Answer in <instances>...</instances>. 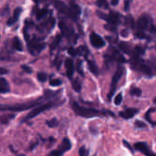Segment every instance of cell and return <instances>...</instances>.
<instances>
[{"mask_svg": "<svg viewBox=\"0 0 156 156\" xmlns=\"http://www.w3.org/2000/svg\"><path fill=\"white\" fill-rule=\"evenodd\" d=\"M57 94H58V91H52V90H46L45 93H44V96L38 98L37 100L30 101H27V102H25V103L15 104V105H2L1 106V111L2 112H12L27 111L28 109L36 108V107H37L39 105H42L43 103H45L44 102L45 101L54 98V96H56Z\"/></svg>", "mask_w": 156, "mask_h": 156, "instance_id": "cell-1", "label": "cell"}, {"mask_svg": "<svg viewBox=\"0 0 156 156\" xmlns=\"http://www.w3.org/2000/svg\"><path fill=\"white\" fill-rule=\"evenodd\" d=\"M70 107L74 111V112L82 118H93V117H102V116H112L115 117V113L109 110H97L94 108H87L80 106L76 101L73 99L70 100Z\"/></svg>", "mask_w": 156, "mask_h": 156, "instance_id": "cell-2", "label": "cell"}, {"mask_svg": "<svg viewBox=\"0 0 156 156\" xmlns=\"http://www.w3.org/2000/svg\"><path fill=\"white\" fill-rule=\"evenodd\" d=\"M64 102H65V101H48V102H45V103H43L42 105H39V106L34 108L32 111H30V112H28V114L23 119L22 122H27L28 120H30V119H32V118H35V117L38 116L39 114H41V113H42L43 112H45V111H48V110L52 109V108H54V107L61 106V104H63Z\"/></svg>", "mask_w": 156, "mask_h": 156, "instance_id": "cell-3", "label": "cell"}, {"mask_svg": "<svg viewBox=\"0 0 156 156\" xmlns=\"http://www.w3.org/2000/svg\"><path fill=\"white\" fill-rule=\"evenodd\" d=\"M54 5L56 6V8L63 13L64 15L68 16L69 17H70L71 19L76 20L78 16L80 13V8L79 7V5L77 4H75L74 2L72 3V1H70V6L66 5V4H64L63 2L59 1V0H56L54 2Z\"/></svg>", "mask_w": 156, "mask_h": 156, "instance_id": "cell-4", "label": "cell"}, {"mask_svg": "<svg viewBox=\"0 0 156 156\" xmlns=\"http://www.w3.org/2000/svg\"><path fill=\"white\" fill-rule=\"evenodd\" d=\"M125 72V69L122 66H119L116 72L114 73L112 79V82H111V86H110V91H109V94H108V100L111 101L112 99V97L114 96V93L116 91V89H117V85L120 81V80L122 79V77L123 76Z\"/></svg>", "mask_w": 156, "mask_h": 156, "instance_id": "cell-5", "label": "cell"}, {"mask_svg": "<svg viewBox=\"0 0 156 156\" xmlns=\"http://www.w3.org/2000/svg\"><path fill=\"white\" fill-rule=\"evenodd\" d=\"M132 68L135 70H138L144 74H146V75H149L151 76L153 74L152 72V69H150L149 66H147L144 60H142L140 58V57H133V61H132Z\"/></svg>", "mask_w": 156, "mask_h": 156, "instance_id": "cell-6", "label": "cell"}, {"mask_svg": "<svg viewBox=\"0 0 156 156\" xmlns=\"http://www.w3.org/2000/svg\"><path fill=\"white\" fill-rule=\"evenodd\" d=\"M72 147V144H71V142L69 141V139L68 138H64L60 144V145L58 147V149L56 150H53L51 151L50 153L48 154L47 156H63V154L69 151Z\"/></svg>", "mask_w": 156, "mask_h": 156, "instance_id": "cell-7", "label": "cell"}, {"mask_svg": "<svg viewBox=\"0 0 156 156\" xmlns=\"http://www.w3.org/2000/svg\"><path fill=\"white\" fill-rule=\"evenodd\" d=\"M98 16L101 17V18H103L104 20H106L109 24L111 25H113V26H117L120 24V21H121V16L119 15V13L117 12H114V11H112L110 14L108 15H105L104 13H101V12H97Z\"/></svg>", "mask_w": 156, "mask_h": 156, "instance_id": "cell-8", "label": "cell"}, {"mask_svg": "<svg viewBox=\"0 0 156 156\" xmlns=\"http://www.w3.org/2000/svg\"><path fill=\"white\" fill-rule=\"evenodd\" d=\"M43 48H45V44L38 42V40L33 39L31 41H28V50L32 55H37L41 52Z\"/></svg>", "mask_w": 156, "mask_h": 156, "instance_id": "cell-9", "label": "cell"}, {"mask_svg": "<svg viewBox=\"0 0 156 156\" xmlns=\"http://www.w3.org/2000/svg\"><path fill=\"white\" fill-rule=\"evenodd\" d=\"M134 149H135L136 151H139L140 153H142L145 156L155 155V154L153 153V152L150 150L148 144H147L146 143H144V142H139V143L134 144Z\"/></svg>", "mask_w": 156, "mask_h": 156, "instance_id": "cell-10", "label": "cell"}, {"mask_svg": "<svg viewBox=\"0 0 156 156\" xmlns=\"http://www.w3.org/2000/svg\"><path fill=\"white\" fill-rule=\"evenodd\" d=\"M90 43L91 45L96 48H101L102 47L105 46V42L104 40L96 33H91L90 36Z\"/></svg>", "mask_w": 156, "mask_h": 156, "instance_id": "cell-11", "label": "cell"}, {"mask_svg": "<svg viewBox=\"0 0 156 156\" xmlns=\"http://www.w3.org/2000/svg\"><path fill=\"white\" fill-rule=\"evenodd\" d=\"M139 112V109L136 108H128L124 111H122L119 112V116L125 119V120H129L133 118L137 113Z\"/></svg>", "mask_w": 156, "mask_h": 156, "instance_id": "cell-12", "label": "cell"}, {"mask_svg": "<svg viewBox=\"0 0 156 156\" xmlns=\"http://www.w3.org/2000/svg\"><path fill=\"white\" fill-rule=\"evenodd\" d=\"M65 67H66V70H67V76L69 79H71L73 76V73H74V69H75L73 60L71 58H67L65 61Z\"/></svg>", "mask_w": 156, "mask_h": 156, "instance_id": "cell-13", "label": "cell"}, {"mask_svg": "<svg viewBox=\"0 0 156 156\" xmlns=\"http://www.w3.org/2000/svg\"><path fill=\"white\" fill-rule=\"evenodd\" d=\"M21 11H22V9H21L20 7L16 8V9H15V11H14V15H13V16H12V17H10V18L7 20L6 24H7L8 26H12L13 24H15V23L17 21V19H18L19 16H20Z\"/></svg>", "mask_w": 156, "mask_h": 156, "instance_id": "cell-14", "label": "cell"}, {"mask_svg": "<svg viewBox=\"0 0 156 156\" xmlns=\"http://www.w3.org/2000/svg\"><path fill=\"white\" fill-rule=\"evenodd\" d=\"M9 90H10V87H9L8 81L4 77H1V79H0V92L6 93Z\"/></svg>", "mask_w": 156, "mask_h": 156, "instance_id": "cell-15", "label": "cell"}, {"mask_svg": "<svg viewBox=\"0 0 156 156\" xmlns=\"http://www.w3.org/2000/svg\"><path fill=\"white\" fill-rule=\"evenodd\" d=\"M149 25V19L146 16H143L138 20V27L141 29H146Z\"/></svg>", "mask_w": 156, "mask_h": 156, "instance_id": "cell-16", "label": "cell"}, {"mask_svg": "<svg viewBox=\"0 0 156 156\" xmlns=\"http://www.w3.org/2000/svg\"><path fill=\"white\" fill-rule=\"evenodd\" d=\"M87 61H88V65H89V69H90V71L93 74V75H98L99 74V69H98V67H97V65L95 64V62H93V61H91V60H89V59H87Z\"/></svg>", "mask_w": 156, "mask_h": 156, "instance_id": "cell-17", "label": "cell"}, {"mask_svg": "<svg viewBox=\"0 0 156 156\" xmlns=\"http://www.w3.org/2000/svg\"><path fill=\"white\" fill-rule=\"evenodd\" d=\"M15 118V114L14 113H8V114H4L1 117V123L2 124H6L8 123L11 120H13Z\"/></svg>", "mask_w": 156, "mask_h": 156, "instance_id": "cell-18", "label": "cell"}, {"mask_svg": "<svg viewBox=\"0 0 156 156\" xmlns=\"http://www.w3.org/2000/svg\"><path fill=\"white\" fill-rule=\"evenodd\" d=\"M54 18H49L48 21H46L45 23H43L39 27H44V29L45 28H48V30L49 31L50 29H52V27H53V26H54Z\"/></svg>", "mask_w": 156, "mask_h": 156, "instance_id": "cell-19", "label": "cell"}, {"mask_svg": "<svg viewBox=\"0 0 156 156\" xmlns=\"http://www.w3.org/2000/svg\"><path fill=\"white\" fill-rule=\"evenodd\" d=\"M13 48H14L15 49H16L17 51H22V50H23L22 44H21L19 38L16 37L13 39Z\"/></svg>", "mask_w": 156, "mask_h": 156, "instance_id": "cell-20", "label": "cell"}, {"mask_svg": "<svg viewBox=\"0 0 156 156\" xmlns=\"http://www.w3.org/2000/svg\"><path fill=\"white\" fill-rule=\"evenodd\" d=\"M130 94L132 96H135V97H140L142 96L143 94V91L140 88H137V87H132L131 90H130Z\"/></svg>", "mask_w": 156, "mask_h": 156, "instance_id": "cell-21", "label": "cell"}, {"mask_svg": "<svg viewBox=\"0 0 156 156\" xmlns=\"http://www.w3.org/2000/svg\"><path fill=\"white\" fill-rule=\"evenodd\" d=\"M155 111V108H151L150 110H148V112L145 113V115H144V117H145V119L147 120V122H150L152 125H156V122H154L153 120H152V118H151V113H152V112H154Z\"/></svg>", "mask_w": 156, "mask_h": 156, "instance_id": "cell-22", "label": "cell"}, {"mask_svg": "<svg viewBox=\"0 0 156 156\" xmlns=\"http://www.w3.org/2000/svg\"><path fill=\"white\" fill-rule=\"evenodd\" d=\"M46 124L49 127V128H56L58 125V121L56 118H52L50 120H48L46 122Z\"/></svg>", "mask_w": 156, "mask_h": 156, "instance_id": "cell-23", "label": "cell"}, {"mask_svg": "<svg viewBox=\"0 0 156 156\" xmlns=\"http://www.w3.org/2000/svg\"><path fill=\"white\" fill-rule=\"evenodd\" d=\"M72 88L77 92H80L81 90V84L80 83V81L78 80V79H75V80H72Z\"/></svg>", "mask_w": 156, "mask_h": 156, "instance_id": "cell-24", "label": "cell"}, {"mask_svg": "<svg viewBox=\"0 0 156 156\" xmlns=\"http://www.w3.org/2000/svg\"><path fill=\"white\" fill-rule=\"evenodd\" d=\"M120 48L122 49V51H124L125 53H127V54H130L131 53V47H130V45L128 44V43H126V42H122L121 44H120Z\"/></svg>", "mask_w": 156, "mask_h": 156, "instance_id": "cell-25", "label": "cell"}, {"mask_svg": "<svg viewBox=\"0 0 156 156\" xmlns=\"http://www.w3.org/2000/svg\"><path fill=\"white\" fill-rule=\"evenodd\" d=\"M60 39H61V36H60V35H57V37L54 38L53 42L51 43V47H50V48H51V49H55V48L58 47V45L59 44Z\"/></svg>", "mask_w": 156, "mask_h": 156, "instance_id": "cell-26", "label": "cell"}, {"mask_svg": "<svg viewBox=\"0 0 156 156\" xmlns=\"http://www.w3.org/2000/svg\"><path fill=\"white\" fill-rule=\"evenodd\" d=\"M47 13H48V9L47 8H43V9H41L39 11H37V19L40 20L41 18H43L47 15Z\"/></svg>", "mask_w": 156, "mask_h": 156, "instance_id": "cell-27", "label": "cell"}, {"mask_svg": "<svg viewBox=\"0 0 156 156\" xmlns=\"http://www.w3.org/2000/svg\"><path fill=\"white\" fill-rule=\"evenodd\" d=\"M37 77V80L39 82H45L48 80V75L44 72H38Z\"/></svg>", "mask_w": 156, "mask_h": 156, "instance_id": "cell-28", "label": "cell"}, {"mask_svg": "<svg viewBox=\"0 0 156 156\" xmlns=\"http://www.w3.org/2000/svg\"><path fill=\"white\" fill-rule=\"evenodd\" d=\"M122 99H123V98H122V93L117 94V95L115 96V98H114V104L117 105V106L121 105L122 102Z\"/></svg>", "mask_w": 156, "mask_h": 156, "instance_id": "cell-29", "label": "cell"}, {"mask_svg": "<svg viewBox=\"0 0 156 156\" xmlns=\"http://www.w3.org/2000/svg\"><path fill=\"white\" fill-rule=\"evenodd\" d=\"M49 84H50V86L58 87V86H60L62 84V81L60 80H58V79H53V80H50Z\"/></svg>", "mask_w": 156, "mask_h": 156, "instance_id": "cell-30", "label": "cell"}, {"mask_svg": "<svg viewBox=\"0 0 156 156\" xmlns=\"http://www.w3.org/2000/svg\"><path fill=\"white\" fill-rule=\"evenodd\" d=\"M77 70H78V72L83 77L84 76V72H83V69H82V61L81 60H78V62H77Z\"/></svg>", "mask_w": 156, "mask_h": 156, "instance_id": "cell-31", "label": "cell"}, {"mask_svg": "<svg viewBox=\"0 0 156 156\" xmlns=\"http://www.w3.org/2000/svg\"><path fill=\"white\" fill-rule=\"evenodd\" d=\"M79 154L80 156H89V150H87L85 146H81L79 150Z\"/></svg>", "mask_w": 156, "mask_h": 156, "instance_id": "cell-32", "label": "cell"}, {"mask_svg": "<svg viewBox=\"0 0 156 156\" xmlns=\"http://www.w3.org/2000/svg\"><path fill=\"white\" fill-rule=\"evenodd\" d=\"M134 125H135L136 128H140V129H143V128H145L146 127V123L144 122H142V121H139V120L135 121Z\"/></svg>", "mask_w": 156, "mask_h": 156, "instance_id": "cell-33", "label": "cell"}, {"mask_svg": "<svg viewBox=\"0 0 156 156\" xmlns=\"http://www.w3.org/2000/svg\"><path fill=\"white\" fill-rule=\"evenodd\" d=\"M97 5L100 7H104V8H108V3L106 0H98L97 1Z\"/></svg>", "mask_w": 156, "mask_h": 156, "instance_id": "cell-34", "label": "cell"}, {"mask_svg": "<svg viewBox=\"0 0 156 156\" xmlns=\"http://www.w3.org/2000/svg\"><path fill=\"white\" fill-rule=\"evenodd\" d=\"M104 27H105V28L107 30H110L112 32H116V30H117L116 29V26H113V25H111V24H107Z\"/></svg>", "mask_w": 156, "mask_h": 156, "instance_id": "cell-35", "label": "cell"}, {"mask_svg": "<svg viewBox=\"0 0 156 156\" xmlns=\"http://www.w3.org/2000/svg\"><path fill=\"white\" fill-rule=\"evenodd\" d=\"M122 144H123V145H124L126 148H128L132 153H134V150H135V149H133V148L132 147V145H131V144H130L126 140H123V141H122Z\"/></svg>", "mask_w": 156, "mask_h": 156, "instance_id": "cell-36", "label": "cell"}, {"mask_svg": "<svg viewBox=\"0 0 156 156\" xmlns=\"http://www.w3.org/2000/svg\"><path fill=\"white\" fill-rule=\"evenodd\" d=\"M68 52H69V54L70 56H72V57H75V56L78 54V51H77L73 47H70V48L68 49Z\"/></svg>", "mask_w": 156, "mask_h": 156, "instance_id": "cell-37", "label": "cell"}, {"mask_svg": "<svg viewBox=\"0 0 156 156\" xmlns=\"http://www.w3.org/2000/svg\"><path fill=\"white\" fill-rule=\"evenodd\" d=\"M22 69H23V70L26 71L27 73H32L31 68H29V67H27V66H26V65H23V66H22Z\"/></svg>", "mask_w": 156, "mask_h": 156, "instance_id": "cell-38", "label": "cell"}, {"mask_svg": "<svg viewBox=\"0 0 156 156\" xmlns=\"http://www.w3.org/2000/svg\"><path fill=\"white\" fill-rule=\"evenodd\" d=\"M130 4H131V0H126L124 2V10L125 11H128L129 8H130Z\"/></svg>", "mask_w": 156, "mask_h": 156, "instance_id": "cell-39", "label": "cell"}, {"mask_svg": "<svg viewBox=\"0 0 156 156\" xmlns=\"http://www.w3.org/2000/svg\"><path fill=\"white\" fill-rule=\"evenodd\" d=\"M135 36L139 38H144V33H136Z\"/></svg>", "mask_w": 156, "mask_h": 156, "instance_id": "cell-40", "label": "cell"}, {"mask_svg": "<svg viewBox=\"0 0 156 156\" xmlns=\"http://www.w3.org/2000/svg\"><path fill=\"white\" fill-rule=\"evenodd\" d=\"M35 3H37V4H41V3H44V2H46L47 0H33Z\"/></svg>", "mask_w": 156, "mask_h": 156, "instance_id": "cell-41", "label": "cell"}, {"mask_svg": "<svg viewBox=\"0 0 156 156\" xmlns=\"http://www.w3.org/2000/svg\"><path fill=\"white\" fill-rule=\"evenodd\" d=\"M118 3H119V0H112V5H118Z\"/></svg>", "mask_w": 156, "mask_h": 156, "instance_id": "cell-42", "label": "cell"}, {"mask_svg": "<svg viewBox=\"0 0 156 156\" xmlns=\"http://www.w3.org/2000/svg\"><path fill=\"white\" fill-rule=\"evenodd\" d=\"M5 73H7V70L4 69L2 68V69H1V74L3 75V74H5Z\"/></svg>", "mask_w": 156, "mask_h": 156, "instance_id": "cell-43", "label": "cell"}, {"mask_svg": "<svg viewBox=\"0 0 156 156\" xmlns=\"http://www.w3.org/2000/svg\"><path fill=\"white\" fill-rule=\"evenodd\" d=\"M154 102H156V99H154Z\"/></svg>", "mask_w": 156, "mask_h": 156, "instance_id": "cell-44", "label": "cell"}, {"mask_svg": "<svg viewBox=\"0 0 156 156\" xmlns=\"http://www.w3.org/2000/svg\"><path fill=\"white\" fill-rule=\"evenodd\" d=\"M18 156H25V155H18Z\"/></svg>", "mask_w": 156, "mask_h": 156, "instance_id": "cell-45", "label": "cell"}, {"mask_svg": "<svg viewBox=\"0 0 156 156\" xmlns=\"http://www.w3.org/2000/svg\"><path fill=\"white\" fill-rule=\"evenodd\" d=\"M154 156H156V154H155V155H154Z\"/></svg>", "mask_w": 156, "mask_h": 156, "instance_id": "cell-46", "label": "cell"}]
</instances>
